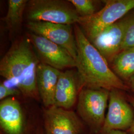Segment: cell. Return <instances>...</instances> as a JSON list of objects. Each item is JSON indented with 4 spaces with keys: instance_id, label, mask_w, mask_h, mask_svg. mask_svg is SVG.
Listing matches in <instances>:
<instances>
[{
    "instance_id": "obj_1",
    "label": "cell",
    "mask_w": 134,
    "mask_h": 134,
    "mask_svg": "<svg viewBox=\"0 0 134 134\" xmlns=\"http://www.w3.org/2000/svg\"><path fill=\"white\" fill-rule=\"evenodd\" d=\"M40 63L28 38L14 43L0 61V75L5 86L16 88L24 96L38 100L37 69Z\"/></svg>"
},
{
    "instance_id": "obj_2",
    "label": "cell",
    "mask_w": 134,
    "mask_h": 134,
    "mask_svg": "<svg viewBox=\"0 0 134 134\" xmlns=\"http://www.w3.org/2000/svg\"><path fill=\"white\" fill-rule=\"evenodd\" d=\"M74 31L77 46L75 61L81 89L126 90L127 86L110 69L104 58L77 24L74 25Z\"/></svg>"
},
{
    "instance_id": "obj_3",
    "label": "cell",
    "mask_w": 134,
    "mask_h": 134,
    "mask_svg": "<svg viewBox=\"0 0 134 134\" xmlns=\"http://www.w3.org/2000/svg\"><path fill=\"white\" fill-rule=\"evenodd\" d=\"M110 91L103 88H83L77 102V114L91 134H100L105 120Z\"/></svg>"
},
{
    "instance_id": "obj_4",
    "label": "cell",
    "mask_w": 134,
    "mask_h": 134,
    "mask_svg": "<svg viewBox=\"0 0 134 134\" xmlns=\"http://www.w3.org/2000/svg\"><path fill=\"white\" fill-rule=\"evenodd\" d=\"M104 7L90 16L80 17L78 24L91 41L134 8V0L105 1Z\"/></svg>"
},
{
    "instance_id": "obj_5",
    "label": "cell",
    "mask_w": 134,
    "mask_h": 134,
    "mask_svg": "<svg viewBox=\"0 0 134 134\" xmlns=\"http://www.w3.org/2000/svg\"><path fill=\"white\" fill-rule=\"evenodd\" d=\"M69 4V2L60 0L29 1L26 6L27 19L29 21L74 25L77 23L80 16Z\"/></svg>"
},
{
    "instance_id": "obj_6",
    "label": "cell",
    "mask_w": 134,
    "mask_h": 134,
    "mask_svg": "<svg viewBox=\"0 0 134 134\" xmlns=\"http://www.w3.org/2000/svg\"><path fill=\"white\" fill-rule=\"evenodd\" d=\"M27 38L40 63L60 71L76 67L75 60L65 48L32 32Z\"/></svg>"
},
{
    "instance_id": "obj_7",
    "label": "cell",
    "mask_w": 134,
    "mask_h": 134,
    "mask_svg": "<svg viewBox=\"0 0 134 134\" xmlns=\"http://www.w3.org/2000/svg\"><path fill=\"white\" fill-rule=\"evenodd\" d=\"M45 134H83L86 125L76 113L52 106L44 110Z\"/></svg>"
},
{
    "instance_id": "obj_8",
    "label": "cell",
    "mask_w": 134,
    "mask_h": 134,
    "mask_svg": "<svg viewBox=\"0 0 134 134\" xmlns=\"http://www.w3.org/2000/svg\"><path fill=\"white\" fill-rule=\"evenodd\" d=\"M26 26L30 32L42 36L66 49L76 60L77 43L72 25L29 21Z\"/></svg>"
},
{
    "instance_id": "obj_9",
    "label": "cell",
    "mask_w": 134,
    "mask_h": 134,
    "mask_svg": "<svg viewBox=\"0 0 134 134\" xmlns=\"http://www.w3.org/2000/svg\"><path fill=\"white\" fill-rule=\"evenodd\" d=\"M134 121V111L120 91H110L108 112L101 134L111 130H129Z\"/></svg>"
},
{
    "instance_id": "obj_10",
    "label": "cell",
    "mask_w": 134,
    "mask_h": 134,
    "mask_svg": "<svg viewBox=\"0 0 134 134\" xmlns=\"http://www.w3.org/2000/svg\"><path fill=\"white\" fill-rule=\"evenodd\" d=\"M129 18L120 19L101 31L90 42L107 63H112L122 51Z\"/></svg>"
},
{
    "instance_id": "obj_11",
    "label": "cell",
    "mask_w": 134,
    "mask_h": 134,
    "mask_svg": "<svg viewBox=\"0 0 134 134\" xmlns=\"http://www.w3.org/2000/svg\"><path fill=\"white\" fill-rule=\"evenodd\" d=\"M81 90L77 70L61 71L55 93L54 106L70 110L77 103Z\"/></svg>"
},
{
    "instance_id": "obj_12",
    "label": "cell",
    "mask_w": 134,
    "mask_h": 134,
    "mask_svg": "<svg viewBox=\"0 0 134 134\" xmlns=\"http://www.w3.org/2000/svg\"><path fill=\"white\" fill-rule=\"evenodd\" d=\"M0 124L7 134H23L24 118L19 102L9 97L0 103Z\"/></svg>"
},
{
    "instance_id": "obj_13",
    "label": "cell",
    "mask_w": 134,
    "mask_h": 134,
    "mask_svg": "<svg viewBox=\"0 0 134 134\" xmlns=\"http://www.w3.org/2000/svg\"><path fill=\"white\" fill-rule=\"evenodd\" d=\"M61 72L42 63L37 67V86L40 98L46 108L54 105L55 93Z\"/></svg>"
},
{
    "instance_id": "obj_14",
    "label": "cell",
    "mask_w": 134,
    "mask_h": 134,
    "mask_svg": "<svg viewBox=\"0 0 134 134\" xmlns=\"http://www.w3.org/2000/svg\"><path fill=\"white\" fill-rule=\"evenodd\" d=\"M27 0H9L7 14L3 20L11 34L17 32L21 26L27 6Z\"/></svg>"
},
{
    "instance_id": "obj_15",
    "label": "cell",
    "mask_w": 134,
    "mask_h": 134,
    "mask_svg": "<svg viewBox=\"0 0 134 134\" xmlns=\"http://www.w3.org/2000/svg\"><path fill=\"white\" fill-rule=\"evenodd\" d=\"M116 75L125 79H134V47L122 51L112 62Z\"/></svg>"
},
{
    "instance_id": "obj_16",
    "label": "cell",
    "mask_w": 134,
    "mask_h": 134,
    "mask_svg": "<svg viewBox=\"0 0 134 134\" xmlns=\"http://www.w3.org/2000/svg\"><path fill=\"white\" fill-rule=\"evenodd\" d=\"M80 17L90 16L95 14L94 1L91 0H69Z\"/></svg>"
},
{
    "instance_id": "obj_17",
    "label": "cell",
    "mask_w": 134,
    "mask_h": 134,
    "mask_svg": "<svg viewBox=\"0 0 134 134\" xmlns=\"http://www.w3.org/2000/svg\"><path fill=\"white\" fill-rule=\"evenodd\" d=\"M132 47H134V15L129 18L122 46V51Z\"/></svg>"
},
{
    "instance_id": "obj_18",
    "label": "cell",
    "mask_w": 134,
    "mask_h": 134,
    "mask_svg": "<svg viewBox=\"0 0 134 134\" xmlns=\"http://www.w3.org/2000/svg\"><path fill=\"white\" fill-rule=\"evenodd\" d=\"M20 91L16 88H9L5 85L3 83H1L0 85V99L2 100L5 98H9L11 96H19L20 93Z\"/></svg>"
},
{
    "instance_id": "obj_19",
    "label": "cell",
    "mask_w": 134,
    "mask_h": 134,
    "mask_svg": "<svg viewBox=\"0 0 134 134\" xmlns=\"http://www.w3.org/2000/svg\"><path fill=\"white\" fill-rule=\"evenodd\" d=\"M101 134H128L121 130H111Z\"/></svg>"
},
{
    "instance_id": "obj_20",
    "label": "cell",
    "mask_w": 134,
    "mask_h": 134,
    "mask_svg": "<svg viewBox=\"0 0 134 134\" xmlns=\"http://www.w3.org/2000/svg\"><path fill=\"white\" fill-rule=\"evenodd\" d=\"M131 102L132 105L133 106L134 109V98H132ZM129 131L130 133H131L132 134H134V121L133 124L132 125V126H131V127L129 129Z\"/></svg>"
},
{
    "instance_id": "obj_21",
    "label": "cell",
    "mask_w": 134,
    "mask_h": 134,
    "mask_svg": "<svg viewBox=\"0 0 134 134\" xmlns=\"http://www.w3.org/2000/svg\"><path fill=\"white\" fill-rule=\"evenodd\" d=\"M131 85H132V87L134 91V79L131 80Z\"/></svg>"
},
{
    "instance_id": "obj_22",
    "label": "cell",
    "mask_w": 134,
    "mask_h": 134,
    "mask_svg": "<svg viewBox=\"0 0 134 134\" xmlns=\"http://www.w3.org/2000/svg\"></svg>"
}]
</instances>
